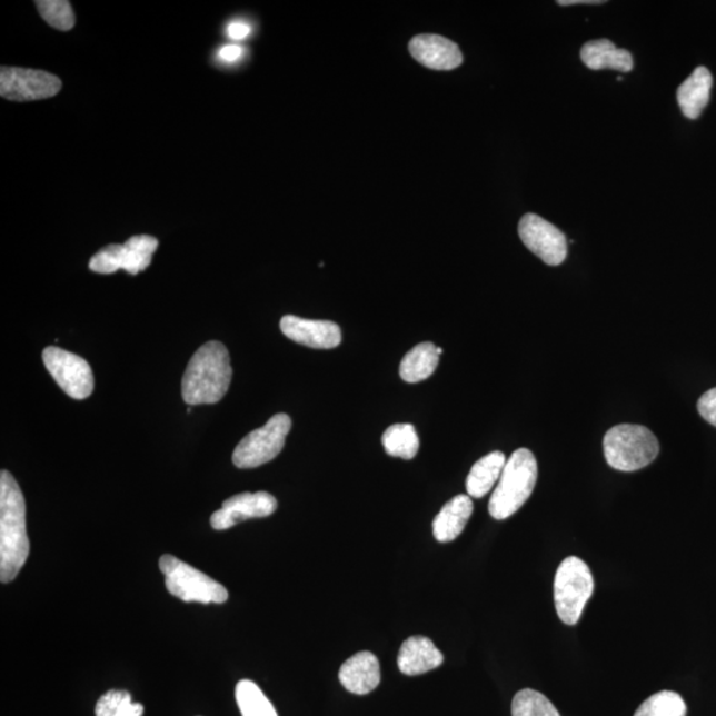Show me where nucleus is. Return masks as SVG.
<instances>
[{
    "label": "nucleus",
    "mask_w": 716,
    "mask_h": 716,
    "mask_svg": "<svg viewBox=\"0 0 716 716\" xmlns=\"http://www.w3.org/2000/svg\"><path fill=\"white\" fill-rule=\"evenodd\" d=\"M41 18L59 31H71L76 23L74 12L66 0H40L37 2Z\"/></svg>",
    "instance_id": "27"
},
{
    "label": "nucleus",
    "mask_w": 716,
    "mask_h": 716,
    "mask_svg": "<svg viewBox=\"0 0 716 716\" xmlns=\"http://www.w3.org/2000/svg\"><path fill=\"white\" fill-rule=\"evenodd\" d=\"M339 679L349 693L357 695L369 694L380 685V663L374 653L360 652L342 664Z\"/></svg>",
    "instance_id": "16"
},
{
    "label": "nucleus",
    "mask_w": 716,
    "mask_h": 716,
    "mask_svg": "<svg viewBox=\"0 0 716 716\" xmlns=\"http://www.w3.org/2000/svg\"><path fill=\"white\" fill-rule=\"evenodd\" d=\"M158 249V240L150 236H137L123 245H110L89 260V268L96 274H115L119 270L137 275L147 270Z\"/></svg>",
    "instance_id": "8"
},
{
    "label": "nucleus",
    "mask_w": 716,
    "mask_h": 716,
    "mask_svg": "<svg viewBox=\"0 0 716 716\" xmlns=\"http://www.w3.org/2000/svg\"><path fill=\"white\" fill-rule=\"evenodd\" d=\"M474 513L473 500L468 495H457L447 501L432 521V534L439 543H450L464 533Z\"/></svg>",
    "instance_id": "17"
},
{
    "label": "nucleus",
    "mask_w": 716,
    "mask_h": 716,
    "mask_svg": "<svg viewBox=\"0 0 716 716\" xmlns=\"http://www.w3.org/2000/svg\"><path fill=\"white\" fill-rule=\"evenodd\" d=\"M231 377L229 350L222 342H206L186 368L182 378L183 401L189 405L219 402L230 388Z\"/></svg>",
    "instance_id": "2"
},
{
    "label": "nucleus",
    "mask_w": 716,
    "mask_h": 716,
    "mask_svg": "<svg viewBox=\"0 0 716 716\" xmlns=\"http://www.w3.org/2000/svg\"><path fill=\"white\" fill-rule=\"evenodd\" d=\"M594 590L595 580L587 564L576 556L567 557L557 568L554 587L557 616L564 624L580 621Z\"/></svg>",
    "instance_id": "5"
},
{
    "label": "nucleus",
    "mask_w": 716,
    "mask_h": 716,
    "mask_svg": "<svg viewBox=\"0 0 716 716\" xmlns=\"http://www.w3.org/2000/svg\"><path fill=\"white\" fill-rule=\"evenodd\" d=\"M43 361L53 380L71 398L86 399L93 394L92 368L84 358L58 347H48L43 350Z\"/></svg>",
    "instance_id": "9"
},
{
    "label": "nucleus",
    "mask_w": 716,
    "mask_h": 716,
    "mask_svg": "<svg viewBox=\"0 0 716 716\" xmlns=\"http://www.w3.org/2000/svg\"><path fill=\"white\" fill-rule=\"evenodd\" d=\"M519 237L527 249L548 266H560L567 258V238L553 223L536 215L520 219Z\"/></svg>",
    "instance_id": "11"
},
{
    "label": "nucleus",
    "mask_w": 716,
    "mask_h": 716,
    "mask_svg": "<svg viewBox=\"0 0 716 716\" xmlns=\"http://www.w3.org/2000/svg\"><path fill=\"white\" fill-rule=\"evenodd\" d=\"M245 53L243 47L230 44L220 48L218 57L220 60L225 61L227 64L237 63L238 60L242 59Z\"/></svg>",
    "instance_id": "30"
},
{
    "label": "nucleus",
    "mask_w": 716,
    "mask_h": 716,
    "mask_svg": "<svg viewBox=\"0 0 716 716\" xmlns=\"http://www.w3.org/2000/svg\"><path fill=\"white\" fill-rule=\"evenodd\" d=\"M507 459L501 451H494L480 458L471 468L466 479L468 497L484 498L498 484Z\"/></svg>",
    "instance_id": "20"
},
{
    "label": "nucleus",
    "mask_w": 716,
    "mask_h": 716,
    "mask_svg": "<svg viewBox=\"0 0 716 716\" xmlns=\"http://www.w3.org/2000/svg\"><path fill=\"white\" fill-rule=\"evenodd\" d=\"M437 348L432 342H422L406 354L399 365V376L402 380L416 384L429 378L438 367L440 355Z\"/></svg>",
    "instance_id": "21"
},
{
    "label": "nucleus",
    "mask_w": 716,
    "mask_h": 716,
    "mask_svg": "<svg viewBox=\"0 0 716 716\" xmlns=\"http://www.w3.org/2000/svg\"><path fill=\"white\" fill-rule=\"evenodd\" d=\"M513 716H561L546 695L525 688L515 695Z\"/></svg>",
    "instance_id": "26"
},
{
    "label": "nucleus",
    "mask_w": 716,
    "mask_h": 716,
    "mask_svg": "<svg viewBox=\"0 0 716 716\" xmlns=\"http://www.w3.org/2000/svg\"><path fill=\"white\" fill-rule=\"evenodd\" d=\"M96 716H143V706L135 704L126 690H109L98 700Z\"/></svg>",
    "instance_id": "25"
},
{
    "label": "nucleus",
    "mask_w": 716,
    "mask_h": 716,
    "mask_svg": "<svg viewBox=\"0 0 716 716\" xmlns=\"http://www.w3.org/2000/svg\"><path fill=\"white\" fill-rule=\"evenodd\" d=\"M382 445L388 456L410 460L419 450V437L415 426L397 424L384 432Z\"/></svg>",
    "instance_id": "22"
},
{
    "label": "nucleus",
    "mask_w": 716,
    "mask_h": 716,
    "mask_svg": "<svg viewBox=\"0 0 716 716\" xmlns=\"http://www.w3.org/2000/svg\"><path fill=\"white\" fill-rule=\"evenodd\" d=\"M581 60L591 71L611 70L628 73L635 66L632 53L617 48L608 39L585 44L581 48Z\"/></svg>",
    "instance_id": "18"
},
{
    "label": "nucleus",
    "mask_w": 716,
    "mask_h": 716,
    "mask_svg": "<svg viewBox=\"0 0 716 716\" xmlns=\"http://www.w3.org/2000/svg\"><path fill=\"white\" fill-rule=\"evenodd\" d=\"M713 74L705 67H698L682 82L677 99L682 112L690 120H697L710 101Z\"/></svg>",
    "instance_id": "19"
},
{
    "label": "nucleus",
    "mask_w": 716,
    "mask_h": 716,
    "mask_svg": "<svg viewBox=\"0 0 716 716\" xmlns=\"http://www.w3.org/2000/svg\"><path fill=\"white\" fill-rule=\"evenodd\" d=\"M603 0H559L557 4L563 7L575 6V4H603Z\"/></svg>",
    "instance_id": "31"
},
{
    "label": "nucleus",
    "mask_w": 716,
    "mask_h": 716,
    "mask_svg": "<svg viewBox=\"0 0 716 716\" xmlns=\"http://www.w3.org/2000/svg\"><path fill=\"white\" fill-rule=\"evenodd\" d=\"M227 37H229L232 40H245L246 38L250 37L251 33V27L250 24H247L243 22V20H233L227 27Z\"/></svg>",
    "instance_id": "29"
},
{
    "label": "nucleus",
    "mask_w": 716,
    "mask_h": 716,
    "mask_svg": "<svg viewBox=\"0 0 716 716\" xmlns=\"http://www.w3.org/2000/svg\"><path fill=\"white\" fill-rule=\"evenodd\" d=\"M603 446L608 465L625 473L642 470L659 454L657 437L642 425L615 426L605 434Z\"/></svg>",
    "instance_id": "4"
},
{
    "label": "nucleus",
    "mask_w": 716,
    "mask_h": 716,
    "mask_svg": "<svg viewBox=\"0 0 716 716\" xmlns=\"http://www.w3.org/2000/svg\"><path fill=\"white\" fill-rule=\"evenodd\" d=\"M30 555L26 500L16 478L0 473V581L17 578Z\"/></svg>",
    "instance_id": "1"
},
{
    "label": "nucleus",
    "mask_w": 716,
    "mask_h": 716,
    "mask_svg": "<svg viewBox=\"0 0 716 716\" xmlns=\"http://www.w3.org/2000/svg\"><path fill=\"white\" fill-rule=\"evenodd\" d=\"M58 76L26 68L3 67L0 71V95L11 101H33L53 98L61 91Z\"/></svg>",
    "instance_id": "10"
},
{
    "label": "nucleus",
    "mask_w": 716,
    "mask_h": 716,
    "mask_svg": "<svg viewBox=\"0 0 716 716\" xmlns=\"http://www.w3.org/2000/svg\"><path fill=\"white\" fill-rule=\"evenodd\" d=\"M409 51L418 63L436 71L456 70L464 61L459 47L454 41L439 36L412 38Z\"/></svg>",
    "instance_id": "14"
},
{
    "label": "nucleus",
    "mask_w": 716,
    "mask_h": 716,
    "mask_svg": "<svg viewBox=\"0 0 716 716\" xmlns=\"http://www.w3.org/2000/svg\"><path fill=\"white\" fill-rule=\"evenodd\" d=\"M236 698L242 716H278L263 692L252 680H240L236 688Z\"/></svg>",
    "instance_id": "23"
},
{
    "label": "nucleus",
    "mask_w": 716,
    "mask_h": 716,
    "mask_svg": "<svg viewBox=\"0 0 716 716\" xmlns=\"http://www.w3.org/2000/svg\"><path fill=\"white\" fill-rule=\"evenodd\" d=\"M160 569L169 594L179 600L201 604H223L229 600V591L222 584L173 555L161 557Z\"/></svg>",
    "instance_id": "6"
},
{
    "label": "nucleus",
    "mask_w": 716,
    "mask_h": 716,
    "mask_svg": "<svg viewBox=\"0 0 716 716\" xmlns=\"http://www.w3.org/2000/svg\"><path fill=\"white\" fill-rule=\"evenodd\" d=\"M444 654L437 649L430 638L412 636L402 644L397 664L405 676H421V674L438 669L444 664Z\"/></svg>",
    "instance_id": "15"
},
{
    "label": "nucleus",
    "mask_w": 716,
    "mask_h": 716,
    "mask_svg": "<svg viewBox=\"0 0 716 716\" xmlns=\"http://www.w3.org/2000/svg\"><path fill=\"white\" fill-rule=\"evenodd\" d=\"M278 500L271 494L243 493L223 501L222 508L211 515L210 525L217 531H225L245 520L267 518L277 511Z\"/></svg>",
    "instance_id": "12"
},
{
    "label": "nucleus",
    "mask_w": 716,
    "mask_h": 716,
    "mask_svg": "<svg viewBox=\"0 0 716 716\" xmlns=\"http://www.w3.org/2000/svg\"><path fill=\"white\" fill-rule=\"evenodd\" d=\"M698 411L702 418L716 428V388L706 391L699 398Z\"/></svg>",
    "instance_id": "28"
},
{
    "label": "nucleus",
    "mask_w": 716,
    "mask_h": 716,
    "mask_svg": "<svg viewBox=\"0 0 716 716\" xmlns=\"http://www.w3.org/2000/svg\"><path fill=\"white\" fill-rule=\"evenodd\" d=\"M537 481V463L527 449L516 450L507 460L505 470L488 503L494 519L505 520L519 511L531 497Z\"/></svg>",
    "instance_id": "3"
},
{
    "label": "nucleus",
    "mask_w": 716,
    "mask_h": 716,
    "mask_svg": "<svg viewBox=\"0 0 716 716\" xmlns=\"http://www.w3.org/2000/svg\"><path fill=\"white\" fill-rule=\"evenodd\" d=\"M686 713L687 707L680 695L666 690L647 698L635 716H686Z\"/></svg>",
    "instance_id": "24"
},
{
    "label": "nucleus",
    "mask_w": 716,
    "mask_h": 716,
    "mask_svg": "<svg viewBox=\"0 0 716 716\" xmlns=\"http://www.w3.org/2000/svg\"><path fill=\"white\" fill-rule=\"evenodd\" d=\"M292 421L285 412H279L263 428L253 430L240 440L232 454V464L238 468H255L271 463L284 450Z\"/></svg>",
    "instance_id": "7"
},
{
    "label": "nucleus",
    "mask_w": 716,
    "mask_h": 716,
    "mask_svg": "<svg viewBox=\"0 0 716 716\" xmlns=\"http://www.w3.org/2000/svg\"><path fill=\"white\" fill-rule=\"evenodd\" d=\"M280 329L289 340L315 349H332L340 346L341 329L334 321L308 320L287 315L280 320Z\"/></svg>",
    "instance_id": "13"
}]
</instances>
